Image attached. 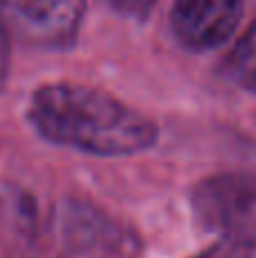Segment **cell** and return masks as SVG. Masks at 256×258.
Segmentation results:
<instances>
[{"label":"cell","instance_id":"cell-1","mask_svg":"<svg viewBox=\"0 0 256 258\" xmlns=\"http://www.w3.org/2000/svg\"><path fill=\"white\" fill-rule=\"evenodd\" d=\"M27 120L41 138L93 156H132L157 143L159 129L145 113L82 84H45L32 93Z\"/></svg>","mask_w":256,"mask_h":258},{"label":"cell","instance_id":"cell-2","mask_svg":"<svg viewBox=\"0 0 256 258\" xmlns=\"http://www.w3.org/2000/svg\"><path fill=\"white\" fill-rule=\"evenodd\" d=\"M190 204L204 229L256 247V172L213 174L195 186Z\"/></svg>","mask_w":256,"mask_h":258},{"label":"cell","instance_id":"cell-3","mask_svg":"<svg viewBox=\"0 0 256 258\" xmlns=\"http://www.w3.org/2000/svg\"><path fill=\"white\" fill-rule=\"evenodd\" d=\"M9 32L41 50H68L86 16V0H0Z\"/></svg>","mask_w":256,"mask_h":258},{"label":"cell","instance_id":"cell-4","mask_svg":"<svg viewBox=\"0 0 256 258\" xmlns=\"http://www.w3.org/2000/svg\"><path fill=\"white\" fill-rule=\"evenodd\" d=\"M243 18V0H172L170 30L193 52H209L234 36Z\"/></svg>","mask_w":256,"mask_h":258},{"label":"cell","instance_id":"cell-5","mask_svg":"<svg viewBox=\"0 0 256 258\" xmlns=\"http://www.w3.org/2000/svg\"><path fill=\"white\" fill-rule=\"evenodd\" d=\"M54 229L61 245L75 254L111 249L120 238L118 229L102 211L77 200H68L59 206Z\"/></svg>","mask_w":256,"mask_h":258},{"label":"cell","instance_id":"cell-6","mask_svg":"<svg viewBox=\"0 0 256 258\" xmlns=\"http://www.w3.org/2000/svg\"><path fill=\"white\" fill-rule=\"evenodd\" d=\"M220 73L231 84L245 91H256V21L236 41L231 52L222 61Z\"/></svg>","mask_w":256,"mask_h":258},{"label":"cell","instance_id":"cell-7","mask_svg":"<svg viewBox=\"0 0 256 258\" xmlns=\"http://www.w3.org/2000/svg\"><path fill=\"white\" fill-rule=\"evenodd\" d=\"M195 258H256V247L243 245V242H234V240H225L218 245L204 249L202 254H198Z\"/></svg>","mask_w":256,"mask_h":258},{"label":"cell","instance_id":"cell-8","mask_svg":"<svg viewBox=\"0 0 256 258\" xmlns=\"http://www.w3.org/2000/svg\"><path fill=\"white\" fill-rule=\"evenodd\" d=\"M12 68V32L0 16V89L5 86Z\"/></svg>","mask_w":256,"mask_h":258},{"label":"cell","instance_id":"cell-9","mask_svg":"<svg viewBox=\"0 0 256 258\" xmlns=\"http://www.w3.org/2000/svg\"><path fill=\"white\" fill-rule=\"evenodd\" d=\"M118 12L127 14V16H145L150 9L154 7L157 0H109Z\"/></svg>","mask_w":256,"mask_h":258}]
</instances>
